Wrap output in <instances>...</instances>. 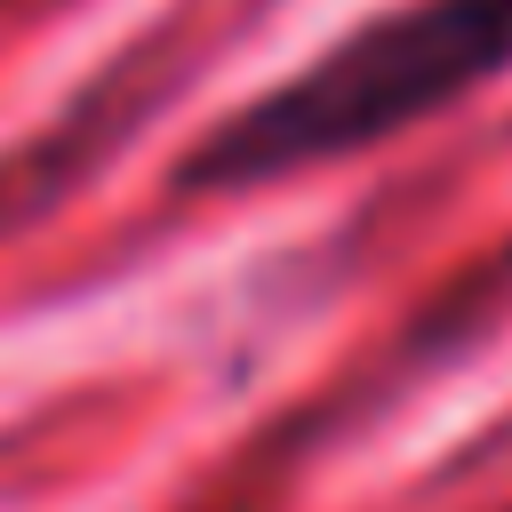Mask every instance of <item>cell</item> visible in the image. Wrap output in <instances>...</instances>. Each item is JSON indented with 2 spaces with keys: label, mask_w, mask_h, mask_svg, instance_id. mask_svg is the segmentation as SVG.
Instances as JSON below:
<instances>
[{
  "label": "cell",
  "mask_w": 512,
  "mask_h": 512,
  "mask_svg": "<svg viewBox=\"0 0 512 512\" xmlns=\"http://www.w3.org/2000/svg\"><path fill=\"white\" fill-rule=\"evenodd\" d=\"M512 72V0H408L320 48L304 72L240 104L208 128V144L184 160V184L200 192H248L344 152H368L440 104L488 88Z\"/></svg>",
  "instance_id": "cell-1"
}]
</instances>
